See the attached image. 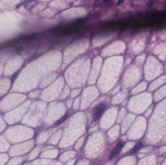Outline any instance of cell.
<instances>
[{"mask_svg":"<svg viewBox=\"0 0 166 165\" xmlns=\"http://www.w3.org/2000/svg\"><path fill=\"white\" fill-rule=\"evenodd\" d=\"M106 108V106L103 103H101L96 106L93 110V119L95 121L99 119Z\"/></svg>","mask_w":166,"mask_h":165,"instance_id":"cell-1","label":"cell"},{"mask_svg":"<svg viewBox=\"0 0 166 165\" xmlns=\"http://www.w3.org/2000/svg\"><path fill=\"white\" fill-rule=\"evenodd\" d=\"M124 145V143L122 141H120L117 143L109 155V157H108L109 159H112L114 158L115 157H116L121 151Z\"/></svg>","mask_w":166,"mask_h":165,"instance_id":"cell-2","label":"cell"},{"mask_svg":"<svg viewBox=\"0 0 166 165\" xmlns=\"http://www.w3.org/2000/svg\"><path fill=\"white\" fill-rule=\"evenodd\" d=\"M142 147H143V145H142L141 143H139L137 144L130 151L129 154H135L136 152H139Z\"/></svg>","mask_w":166,"mask_h":165,"instance_id":"cell-3","label":"cell"},{"mask_svg":"<svg viewBox=\"0 0 166 165\" xmlns=\"http://www.w3.org/2000/svg\"><path fill=\"white\" fill-rule=\"evenodd\" d=\"M68 115L67 114H66V115H65L64 116H63L61 119H60L59 120L58 122H56V125L58 126V125H59L60 124H61L62 122H64L66 119H67V118Z\"/></svg>","mask_w":166,"mask_h":165,"instance_id":"cell-4","label":"cell"},{"mask_svg":"<svg viewBox=\"0 0 166 165\" xmlns=\"http://www.w3.org/2000/svg\"><path fill=\"white\" fill-rule=\"evenodd\" d=\"M124 0H118L117 3V6H120L124 2Z\"/></svg>","mask_w":166,"mask_h":165,"instance_id":"cell-5","label":"cell"},{"mask_svg":"<svg viewBox=\"0 0 166 165\" xmlns=\"http://www.w3.org/2000/svg\"><path fill=\"white\" fill-rule=\"evenodd\" d=\"M18 75V74L17 73V74H15L13 76V77H12L11 78V81H13L15 80V78L17 77Z\"/></svg>","mask_w":166,"mask_h":165,"instance_id":"cell-6","label":"cell"},{"mask_svg":"<svg viewBox=\"0 0 166 165\" xmlns=\"http://www.w3.org/2000/svg\"><path fill=\"white\" fill-rule=\"evenodd\" d=\"M113 0H103V3H110Z\"/></svg>","mask_w":166,"mask_h":165,"instance_id":"cell-7","label":"cell"}]
</instances>
